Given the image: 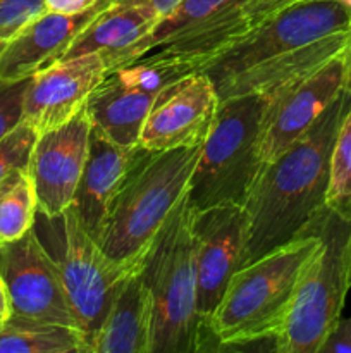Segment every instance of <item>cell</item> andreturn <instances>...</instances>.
<instances>
[{
	"label": "cell",
	"instance_id": "e0dca14e",
	"mask_svg": "<svg viewBox=\"0 0 351 353\" xmlns=\"http://www.w3.org/2000/svg\"><path fill=\"white\" fill-rule=\"evenodd\" d=\"M103 6L105 0L79 14L47 10L31 21L0 55V81H24L62 61L76 37Z\"/></svg>",
	"mask_w": 351,
	"mask_h": 353
},
{
	"label": "cell",
	"instance_id": "8fae6325",
	"mask_svg": "<svg viewBox=\"0 0 351 353\" xmlns=\"http://www.w3.org/2000/svg\"><path fill=\"white\" fill-rule=\"evenodd\" d=\"M2 281L10 316L78 327L57 261L31 228L26 234L3 245Z\"/></svg>",
	"mask_w": 351,
	"mask_h": 353
},
{
	"label": "cell",
	"instance_id": "9c48e42d",
	"mask_svg": "<svg viewBox=\"0 0 351 353\" xmlns=\"http://www.w3.org/2000/svg\"><path fill=\"white\" fill-rule=\"evenodd\" d=\"M62 252L57 259L62 283L86 345L98 331L120 283L138 269H127L112 261L98 241L83 228L72 209L61 217Z\"/></svg>",
	"mask_w": 351,
	"mask_h": 353
},
{
	"label": "cell",
	"instance_id": "f1b7e54d",
	"mask_svg": "<svg viewBox=\"0 0 351 353\" xmlns=\"http://www.w3.org/2000/svg\"><path fill=\"white\" fill-rule=\"evenodd\" d=\"M102 0H45L47 10L58 14H79L89 10Z\"/></svg>",
	"mask_w": 351,
	"mask_h": 353
},
{
	"label": "cell",
	"instance_id": "484cf974",
	"mask_svg": "<svg viewBox=\"0 0 351 353\" xmlns=\"http://www.w3.org/2000/svg\"><path fill=\"white\" fill-rule=\"evenodd\" d=\"M30 79L19 83L0 81V140L23 121V97Z\"/></svg>",
	"mask_w": 351,
	"mask_h": 353
},
{
	"label": "cell",
	"instance_id": "30bf717a",
	"mask_svg": "<svg viewBox=\"0 0 351 353\" xmlns=\"http://www.w3.org/2000/svg\"><path fill=\"white\" fill-rule=\"evenodd\" d=\"M344 52L315 71L265 93L267 102L258 143L262 164L274 161L305 137L323 110L343 92L346 74Z\"/></svg>",
	"mask_w": 351,
	"mask_h": 353
},
{
	"label": "cell",
	"instance_id": "8992f818",
	"mask_svg": "<svg viewBox=\"0 0 351 353\" xmlns=\"http://www.w3.org/2000/svg\"><path fill=\"white\" fill-rule=\"evenodd\" d=\"M312 230L322 236V247L303 271L291 309L272 340L279 353H319L351 288V221L326 209Z\"/></svg>",
	"mask_w": 351,
	"mask_h": 353
},
{
	"label": "cell",
	"instance_id": "7a4b0ae2",
	"mask_svg": "<svg viewBox=\"0 0 351 353\" xmlns=\"http://www.w3.org/2000/svg\"><path fill=\"white\" fill-rule=\"evenodd\" d=\"M350 105L351 93L343 90L305 137L262 164L243 203L246 226L240 269L308 234L327 209L330 154Z\"/></svg>",
	"mask_w": 351,
	"mask_h": 353
},
{
	"label": "cell",
	"instance_id": "9a60e30c",
	"mask_svg": "<svg viewBox=\"0 0 351 353\" xmlns=\"http://www.w3.org/2000/svg\"><path fill=\"white\" fill-rule=\"evenodd\" d=\"M107 74L105 61L96 52L55 62L30 78L23 97V121L38 134L61 128L85 109Z\"/></svg>",
	"mask_w": 351,
	"mask_h": 353
},
{
	"label": "cell",
	"instance_id": "5bb4252c",
	"mask_svg": "<svg viewBox=\"0 0 351 353\" xmlns=\"http://www.w3.org/2000/svg\"><path fill=\"white\" fill-rule=\"evenodd\" d=\"M244 212L241 205H217L196 210V303L209 334V323L227 285L241 265L244 245Z\"/></svg>",
	"mask_w": 351,
	"mask_h": 353
},
{
	"label": "cell",
	"instance_id": "44dd1931",
	"mask_svg": "<svg viewBox=\"0 0 351 353\" xmlns=\"http://www.w3.org/2000/svg\"><path fill=\"white\" fill-rule=\"evenodd\" d=\"M0 353H86L81 330L9 316L0 326Z\"/></svg>",
	"mask_w": 351,
	"mask_h": 353
},
{
	"label": "cell",
	"instance_id": "4316f807",
	"mask_svg": "<svg viewBox=\"0 0 351 353\" xmlns=\"http://www.w3.org/2000/svg\"><path fill=\"white\" fill-rule=\"evenodd\" d=\"M319 353H351V316L337 321Z\"/></svg>",
	"mask_w": 351,
	"mask_h": 353
},
{
	"label": "cell",
	"instance_id": "ba28073f",
	"mask_svg": "<svg viewBox=\"0 0 351 353\" xmlns=\"http://www.w3.org/2000/svg\"><path fill=\"white\" fill-rule=\"evenodd\" d=\"M248 0H182L138 41L126 64L150 50L179 59L189 71L205 65L251 30L244 14Z\"/></svg>",
	"mask_w": 351,
	"mask_h": 353
},
{
	"label": "cell",
	"instance_id": "5b68a950",
	"mask_svg": "<svg viewBox=\"0 0 351 353\" xmlns=\"http://www.w3.org/2000/svg\"><path fill=\"white\" fill-rule=\"evenodd\" d=\"M202 147L147 152L134 165L110 207L98 240L112 261L127 269L143 268L158 230L188 192Z\"/></svg>",
	"mask_w": 351,
	"mask_h": 353
},
{
	"label": "cell",
	"instance_id": "e575fe53",
	"mask_svg": "<svg viewBox=\"0 0 351 353\" xmlns=\"http://www.w3.org/2000/svg\"><path fill=\"white\" fill-rule=\"evenodd\" d=\"M341 2H343V3H344V6L351 7V0H341Z\"/></svg>",
	"mask_w": 351,
	"mask_h": 353
},
{
	"label": "cell",
	"instance_id": "d6986e66",
	"mask_svg": "<svg viewBox=\"0 0 351 353\" xmlns=\"http://www.w3.org/2000/svg\"><path fill=\"white\" fill-rule=\"evenodd\" d=\"M158 21L160 19L147 7L112 3L105 0V6L72 41L64 59L96 52L102 55L110 72L126 64L134 45L143 40L157 26Z\"/></svg>",
	"mask_w": 351,
	"mask_h": 353
},
{
	"label": "cell",
	"instance_id": "603a6c76",
	"mask_svg": "<svg viewBox=\"0 0 351 353\" xmlns=\"http://www.w3.org/2000/svg\"><path fill=\"white\" fill-rule=\"evenodd\" d=\"M327 209L351 221V105L341 123L330 154Z\"/></svg>",
	"mask_w": 351,
	"mask_h": 353
},
{
	"label": "cell",
	"instance_id": "4fadbf2b",
	"mask_svg": "<svg viewBox=\"0 0 351 353\" xmlns=\"http://www.w3.org/2000/svg\"><path fill=\"white\" fill-rule=\"evenodd\" d=\"M92 123L83 109L61 128L38 134L28 162L38 214L58 219L74 200L89 148Z\"/></svg>",
	"mask_w": 351,
	"mask_h": 353
},
{
	"label": "cell",
	"instance_id": "d4e9b609",
	"mask_svg": "<svg viewBox=\"0 0 351 353\" xmlns=\"http://www.w3.org/2000/svg\"><path fill=\"white\" fill-rule=\"evenodd\" d=\"M43 12H47L45 0H0V40L16 38Z\"/></svg>",
	"mask_w": 351,
	"mask_h": 353
},
{
	"label": "cell",
	"instance_id": "f546056e",
	"mask_svg": "<svg viewBox=\"0 0 351 353\" xmlns=\"http://www.w3.org/2000/svg\"><path fill=\"white\" fill-rule=\"evenodd\" d=\"M112 3H126V6H141L150 9L158 19L171 14L182 0H109Z\"/></svg>",
	"mask_w": 351,
	"mask_h": 353
},
{
	"label": "cell",
	"instance_id": "6da1fadb",
	"mask_svg": "<svg viewBox=\"0 0 351 353\" xmlns=\"http://www.w3.org/2000/svg\"><path fill=\"white\" fill-rule=\"evenodd\" d=\"M350 38L351 7L341 0H299L251 28L203 71L220 100L268 93L339 55Z\"/></svg>",
	"mask_w": 351,
	"mask_h": 353
},
{
	"label": "cell",
	"instance_id": "4dcf8cb0",
	"mask_svg": "<svg viewBox=\"0 0 351 353\" xmlns=\"http://www.w3.org/2000/svg\"><path fill=\"white\" fill-rule=\"evenodd\" d=\"M344 64H346V74H344V90L351 93V38L344 52Z\"/></svg>",
	"mask_w": 351,
	"mask_h": 353
},
{
	"label": "cell",
	"instance_id": "d6a6232c",
	"mask_svg": "<svg viewBox=\"0 0 351 353\" xmlns=\"http://www.w3.org/2000/svg\"><path fill=\"white\" fill-rule=\"evenodd\" d=\"M2 269H3V247H0V278H2Z\"/></svg>",
	"mask_w": 351,
	"mask_h": 353
},
{
	"label": "cell",
	"instance_id": "cb8c5ba5",
	"mask_svg": "<svg viewBox=\"0 0 351 353\" xmlns=\"http://www.w3.org/2000/svg\"><path fill=\"white\" fill-rule=\"evenodd\" d=\"M36 138V131L21 121L0 140V181H3L16 169H28Z\"/></svg>",
	"mask_w": 351,
	"mask_h": 353
},
{
	"label": "cell",
	"instance_id": "8d00e7d4",
	"mask_svg": "<svg viewBox=\"0 0 351 353\" xmlns=\"http://www.w3.org/2000/svg\"><path fill=\"white\" fill-rule=\"evenodd\" d=\"M0 247H3V245H2V243H0Z\"/></svg>",
	"mask_w": 351,
	"mask_h": 353
},
{
	"label": "cell",
	"instance_id": "52a82bcc",
	"mask_svg": "<svg viewBox=\"0 0 351 353\" xmlns=\"http://www.w3.org/2000/svg\"><path fill=\"white\" fill-rule=\"evenodd\" d=\"M265 102V93L220 100L215 123L189 181L188 195L195 210L243 207L262 168L258 143Z\"/></svg>",
	"mask_w": 351,
	"mask_h": 353
},
{
	"label": "cell",
	"instance_id": "836d02e7",
	"mask_svg": "<svg viewBox=\"0 0 351 353\" xmlns=\"http://www.w3.org/2000/svg\"><path fill=\"white\" fill-rule=\"evenodd\" d=\"M7 43H9V41H3V40H0V55H2V52L6 50Z\"/></svg>",
	"mask_w": 351,
	"mask_h": 353
},
{
	"label": "cell",
	"instance_id": "1f68e13d",
	"mask_svg": "<svg viewBox=\"0 0 351 353\" xmlns=\"http://www.w3.org/2000/svg\"><path fill=\"white\" fill-rule=\"evenodd\" d=\"M10 309H9V299H7L6 285H3L2 278H0V317H9Z\"/></svg>",
	"mask_w": 351,
	"mask_h": 353
},
{
	"label": "cell",
	"instance_id": "83f0119b",
	"mask_svg": "<svg viewBox=\"0 0 351 353\" xmlns=\"http://www.w3.org/2000/svg\"><path fill=\"white\" fill-rule=\"evenodd\" d=\"M299 2V0H248L246 7H244V14L250 23V26H257L258 23L265 21L275 14L277 10L284 9V7L291 6V3Z\"/></svg>",
	"mask_w": 351,
	"mask_h": 353
},
{
	"label": "cell",
	"instance_id": "277c9868",
	"mask_svg": "<svg viewBox=\"0 0 351 353\" xmlns=\"http://www.w3.org/2000/svg\"><path fill=\"white\" fill-rule=\"evenodd\" d=\"M195 207L188 192L158 230L145 255V285L151 302V353H196L206 331L196 303Z\"/></svg>",
	"mask_w": 351,
	"mask_h": 353
},
{
	"label": "cell",
	"instance_id": "ac0fdd59",
	"mask_svg": "<svg viewBox=\"0 0 351 353\" xmlns=\"http://www.w3.org/2000/svg\"><path fill=\"white\" fill-rule=\"evenodd\" d=\"M151 302L141 269L120 283L86 353H151Z\"/></svg>",
	"mask_w": 351,
	"mask_h": 353
},
{
	"label": "cell",
	"instance_id": "7c38bea8",
	"mask_svg": "<svg viewBox=\"0 0 351 353\" xmlns=\"http://www.w3.org/2000/svg\"><path fill=\"white\" fill-rule=\"evenodd\" d=\"M220 99L212 78L195 71L165 86L155 99L138 147L147 152H167L198 147L215 123Z\"/></svg>",
	"mask_w": 351,
	"mask_h": 353
},
{
	"label": "cell",
	"instance_id": "7402d4cb",
	"mask_svg": "<svg viewBox=\"0 0 351 353\" xmlns=\"http://www.w3.org/2000/svg\"><path fill=\"white\" fill-rule=\"evenodd\" d=\"M36 214V195L28 169H16L0 181V243H10L26 234Z\"/></svg>",
	"mask_w": 351,
	"mask_h": 353
},
{
	"label": "cell",
	"instance_id": "2e32d148",
	"mask_svg": "<svg viewBox=\"0 0 351 353\" xmlns=\"http://www.w3.org/2000/svg\"><path fill=\"white\" fill-rule=\"evenodd\" d=\"M145 154L143 148L120 147L92 130L88 157L69 209L96 241L102 236L114 200Z\"/></svg>",
	"mask_w": 351,
	"mask_h": 353
},
{
	"label": "cell",
	"instance_id": "3957f363",
	"mask_svg": "<svg viewBox=\"0 0 351 353\" xmlns=\"http://www.w3.org/2000/svg\"><path fill=\"white\" fill-rule=\"evenodd\" d=\"M320 247L322 236L312 230L237 269L210 319V338L227 348L274 340Z\"/></svg>",
	"mask_w": 351,
	"mask_h": 353
},
{
	"label": "cell",
	"instance_id": "ffe728a7",
	"mask_svg": "<svg viewBox=\"0 0 351 353\" xmlns=\"http://www.w3.org/2000/svg\"><path fill=\"white\" fill-rule=\"evenodd\" d=\"M157 95L107 74L85 105L92 130L120 147H138L141 128Z\"/></svg>",
	"mask_w": 351,
	"mask_h": 353
},
{
	"label": "cell",
	"instance_id": "d590c367",
	"mask_svg": "<svg viewBox=\"0 0 351 353\" xmlns=\"http://www.w3.org/2000/svg\"><path fill=\"white\" fill-rule=\"evenodd\" d=\"M6 321V317H0V326H2V323Z\"/></svg>",
	"mask_w": 351,
	"mask_h": 353
}]
</instances>
